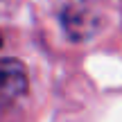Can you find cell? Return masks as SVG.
<instances>
[{
  "mask_svg": "<svg viewBox=\"0 0 122 122\" xmlns=\"http://www.w3.org/2000/svg\"><path fill=\"white\" fill-rule=\"evenodd\" d=\"M27 72L25 66L16 59H0V109L11 104L25 93Z\"/></svg>",
  "mask_w": 122,
  "mask_h": 122,
  "instance_id": "cell-1",
  "label": "cell"
}]
</instances>
